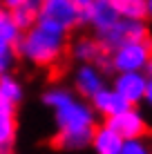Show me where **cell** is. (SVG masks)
<instances>
[{"label": "cell", "instance_id": "obj_20", "mask_svg": "<svg viewBox=\"0 0 152 154\" xmlns=\"http://www.w3.org/2000/svg\"><path fill=\"white\" fill-rule=\"evenodd\" d=\"M2 2V9H7V11H11V9L16 7H20L23 2H27V0H0Z\"/></svg>", "mask_w": 152, "mask_h": 154}, {"label": "cell", "instance_id": "obj_23", "mask_svg": "<svg viewBox=\"0 0 152 154\" xmlns=\"http://www.w3.org/2000/svg\"><path fill=\"white\" fill-rule=\"evenodd\" d=\"M76 2H78V5H81V7H85V5H90V2H92V0H76Z\"/></svg>", "mask_w": 152, "mask_h": 154}, {"label": "cell", "instance_id": "obj_10", "mask_svg": "<svg viewBox=\"0 0 152 154\" xmlns=\"http://www.w3.org/2000/svg\"><path fill=\"white\" fill-rule=\"evenodd\" d=\"M148 20H130V18H119V23L112 29H107L105 34L96 36L101 40V45L110 49V47L119 45L121 40H132V38H148Z\"/></svg>", "mask_w": 152, "mask_h": 154}, {"label": "cell", "instance_id": "obj_4", "mask_svg": "<svg viewBox=\"0 0 152 154\" xmlns=\"http://www.w3.org/2000/svg\"><path fill=\"white\" fill-rule=\"evenodd\" d=\"M105 123L116 132L121 139H134V136H145L150 130V121L143 114L141 105H128L125 109L116 112L114 116L105 119Z\"/></svg>", "mask_w": 152, "mask_h": 154}, {"label": "cell", "instance_id": "obj_17", "mask_svg": "<svg viewBox=\"0 0 152 154\" xmlns=\"http://www.w3.org/2000/svg\"><path fill=\"white\" fill-rule=\"evenodd\" d=\"M112 5L121 18L148 20L145 18V0H112Z\"/></svg>", "mask_w": 152, "mask_h": 154}, {"label": "cell", "instance_id": "obj_7", "mask_svg": "<svg viewBox=\"0 0 152 154\" xmlns=\"http://www.w3.org/2000/svg\"><path fill=\"white\" fill-rule=\"evenodd\" d=\"M40 16L60 23L70 34L83 25V7L76 0H43Z\"/></svg>", "mask_w": 152, "mask_h": 154}, {"label": "cell", "instance_id": "obj_21", "mask_svg": "<svg viewBox=\"0 0 152 154\" xmlns=\"http://www.w3.org/2000/svg\"><path fill=\"white\" fill-rule=\"evenodd\" d=\"M145 18L152 20V0H145Z\"/></svg>", "mask_w": 152, "mask_h": 154}, {"label": "cell", "instance_id": "obj_13", "mask_svg": "<svg viewBox=\"0 0 152 154\" xmlns=\"http://www.w3.org/2000/svg\"><path fill=\"white\" fill-rule=\"evenodd\" d=\"M18 141V116L16 107L0 100V154H14Z\"/></svg>", "mask_w": 152, "mask_h": 154}, {"label": "cell", "instance_id": "obj_12", "mask_svg": "<svg viewBox=\"0 0 152 154\" xmlns=\"http://www.w3.org/2000/svg\"><path fill=\"white\" fill-rule=\"evenodd\" d=\"M90 105H92L94 112H96L98 119H110V116H114L116 112L125 109L130 103L112 87V85H103V87L90 98Z\"/></svg>", "mask_w": 152, "mask_h": 154}, {"label": "cell", "instance_id": "obj_25", "mask_svg": "<svg viewBox=\"0 0 152 154\" xmlns=\"http://www.w3.org/2000/svg\"><path fill=\"white\" fill-rule=\"evenodd\" d=\"M110 2H112V0H110Z\"/></svg>", "mask_w": 152, "mask_h": 154}, {"label": "cell", "instance_id": "obj_19", "mask_svg": "<svg viewBox=\"0 0 152 154\" xmlns=\"http://www.w3.org/2000/svg\"><path fill=\"white\" fill-rule=\"evenodd\" d=\"M141 105H145V109L152 112V78H148V85H145V94H143Z\"/></svg>", "mask_w": 152, "mask_h": 154}, {"label": "cell", "instance_id": "obj_18", "mask_svg": "<svg viewBox=\"0 0 152 154\" xmlns=\"http://www.w3.org/2000/svg\"><path fill=\"white\" fill-rule=\"evenodd\" d=\"M121 154H152V141L145 136H134V139H123Z\"/></svg>", "mask_w": 152, "mask_h": 154}, {"label": "cell", "instance_id": "obj_2", "mask_svg": "<svg viewBox=\"0 0 152 154\" xmlns=\"http://www.w3.org/2000/svg\"><path fill=\"white\" fill-rule=\"evenodd\" d=\"M67 45H70V31L56 20L38 16L31 27L23 29L16 42V51L18 58L27 65L38 69H51L63 60Z\"/></svg>", "mask_w": 152, "mask_h": 154}, {"label": "cell", "instance_id": "obj_24", "mask_svg": "<svg viewBox=\"0 0 152 154\" xmlns=\"http://www.w3.org/2000/svg\"><path fill=\"white\" fill-rule=\"evenodd\" d=\"M0 9H2V2H0Z\"/></svg>", "mask_w": 152, "mask_h": 154}, {"label": "cell", "instance_id": "obj_9", "mask_svg": "<svg viewBox=\"0 0 152 154\" xmlns=\"http://www.w3.org/2000/svg\"><path fill=\"white\" fill-rule=\"evenodd\" d=\"M70 56L74 63H96L103 69H107V49L101 45L96 36H78L67 45Z\"/></svg>", "mask_w": 152, "mask_h": 154}, {"label": "cell", "instance_id": "obj_8", "mask_svg": "<svg viewBox=\"0 0 152 154\" xmlns=\"http://www.w3.org/2000/svg\"><path fill=\"white\" fill-rule=\"evenodd\" d=\"M119 18L121 16L116 14V9L110 0H92L90 5L83 7V25L92 29L94 36H101L107 29H112L119 23Z\"/></svg>", "mask_w": 152, "mask_h": 154}, {"label": "cell", "instance_id": "obj_14", "mask_svg": "<svg viewBox=\"0 0 152 154\" xmlns=\"http://www.w3.org/2000/svg\"><path fill=\"white\" fill-rule=\"evenodd\" d=\"M121 145H123V139L107 123H98L90 139L92 154H121Z\"/></svg>", "mask_w": 152, "mask_h": 154}, {"label": "cell", "instance_id": "obj_5", "mask_svg": "<svg viewBox=\"0 0 152 154\" xmlns=\"http://www.w3.org/2000/svg\"><path fill=\"white\" fill-rule=\"evenodd\" d=\"M23 29L16 25L11 14L7 9H0V74L11 72L16 60H18V51H16V42H18Z\"/></svg>", "mask_w": 152, "mask_h": 154}, {"label": "cell", "instance_id": "obj_6", "mask_svg": "<svg viewBox=\"0 0 152 154\" xmlns=\"http://www.w3.org/2000/svg\"><path fill=\"white\" fill-rule=\"evenodd\" d=\"M103 85H107V76H105V69L101 65H96V63H76V67L72 69L70 87L78 96L90 100Z\"/></svg>", "mask_w": 152, "mask_h": 154}, {"label": "cell", "instance_id": "obj_16", "mask_svg": "<svg viewBox=\"0 0 152 154\" xmlns=\"http://www.w3.org/2000/svg\"><path fill=\"white\" fill-rule=\"evenodd\" d=\"M40 2H43V0H27V2H23L20 7H16V9L9 11L20 29H27V27H31V25L38 20V16H40Z\"/></svg>", "mask_w": 152, "mask_h": 154}, {"label": "cell", "instance_id": "obj_3", "mask_svg": "<svg viewBox=\"0 0 152 154\" xmlns=\"http://www.w3.org/2000/svg\"><path fill=\"white\" fill-rule=\"evenodd\" d=\"M152 56V38L121 40L107 49V69L112 72H145Z\"/></svg>", "mask_w": 152, "mask_h": 154}, {"label": "cell", "instance_id": "obj_15", "mask_svg": "<svg viewBox=\"0 0 152 154\" xmlns=\"http://www.w3.org/2000/svg\"><path fill=\"white\" fill-rule=\"evenodd\" d=\"M25 98H27V87H25L23 78L16 76L14 72L0 74V100L18 109Z\"/></svg>", "mask_w": 152, "mask_h": 154}, {"label": "cell", "instance_id": "obj_1", "mask_svg": "<svg viewBox=\"0 0 152 154\" xmlns=\"http://www.w3.org/2000/svg\"><path fill=\"white\" fill-rule=\"evenodd\" d=\"M40 103L51 114L54 145L63 152H83L90 147V139L101 123L90 100L78 96L70 85L54 83L43 89Z\"/></svg>", "mask_w": 152, "mask_h": 154}, {"label": "cell", "instance_id": "obj_22", "mask_svg": "<svg viewBox=\"0 0 152 154\" xmlns=\"http://www.w3.org/2000/svg\"><path fill=\"white\" fill-rule=\"evenodd\" d=\"M145 74H148V78H152V56H150L148 65H145Z\"/></svg>", "mask_w": 152, "mask_h": 154}, {"label": "cell", "instance_id": "obj_11", "mask_svg": "<svg viewBox=\"0 0 152 154\" xmlns=\"http://www.w3.org/2000/svg\"><path fill=\"white\" fill-rule=\"evenodd\" d=\"M112 85L130 105H141L148 85V74L145 72H114Z\"/></svg>", "mask_w": 152, "mask_h": 154}]
</instances>
